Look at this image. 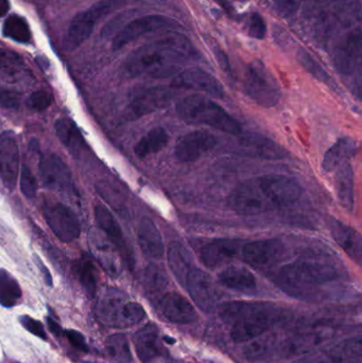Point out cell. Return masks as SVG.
I'll list each match as a JSON object with an SVG mask.
<instances>
[{
	"label": "cell",
	"instance_id": "obj_1",
	"mask_svg": "<svg viewBox=\"0 0 362 363\" xmlns=\"http://www.w3.org/2000/svg\"><path fill=\"white\" fill-rule=\"evenodd\" d=\"M297 181L282 174L250 179L238 185L229 196V205L238 215L256 216L295 203L301 196Z\"/></svg>",
	"mask_w": 362,
	"mask_h": 363
},
{
	"label": "cell",
	"instance_id": "obj_2",
	"mask_svg": "<svg viewBox=\"0 0 362 363\" xmlns=\"http://www.w3.org/2000/svg\"><path fill=\"white\" fill-rule=\"evenodd\" d=\"M196 55L197 51L188 38L179 33L169 34L134 50L127 57L125 69L132 78H167L178 74L183 64Z\"/></svg>",
	"mask_w": 362,
	"mask_h": 363
},
{
	"label": "cell",
	"instance_id": "obj_3",
	"mask_svg": "<svg viewBox=\"0 0 362 363\" xmlns=\"http://www.w3.org/2000/svg\"><path fill=\"white\" fill-rule=\"evenodd\" d=\"M340 277L334 264L323 260L299 259L282 267L276 274V283L295 296H303L312 289L333 283Z\"/></svg>",
	"mask_w": 362,
	"mask_h": 363
},
{
	"label": "cell",
	"instance_id": "obj_4",
	"mask_svg": "<svg viewBox=\"0 0 362 363\" xmlns=\"http://www.w3.org/2000/svg\"><path fill=\"white\" fill-rule=\"evenodd\" d=\"M176 112L185 123L191 125H208L231 135L242 133L237 119L221 108L217 102L201 95L188 96L176 104Z\"/></svg>",
	"mask_w": 362,
	"mask_h": 363
},
{
	"label": "cell",
	"instance_id": "obj_5",
	"mask_svg": "<svg viewBox=\"0 0 362 363\" xmlns=\"http://www.w3.org/2000/svg\"><path fill=\"white\" fill-rule=\"evenodd\" d=\"M96 313L103 325L113 328H132L146 317L142 305L128 300L117 290H108L100 298Z\"/></svg>",
	"mask_w": 362,
	"mask_h": 363
},
{
	"label": "cell",
	"instance_id": "obj_6",
	"mask_svg": "<svg viewBox=\"0 0 362 363\" xmlns=\"http://www.w3.org/2000/svg\"><path fill=\"white\" fill-rule=\"evenodd\" d=\"M128 0H98L87 10L79 13L72 19L63 40V48L74 51L89 40L101 19L125 6Z\"/></svg>",
	"mask_w": 362,
	"mask_h": 363
},
{
	"label": "cell",
	"instance_id": "obj_7",
	"mask_svg": "<svg viewBox=\"0 0 362 363\" xmlns=\"http://www.w3.org/2000/svg\"><path fill=\"white\" fill-rule=\"evenodd\" d=\"M244 89L246 95L261 108H273L282 97L278 81L267 66L259 60L249 64Z\"/></svg>",
	"mask_w": 362,
	"mask_h": 363
},
{
	"label": "cell",
	"instance_id": "obj_8",
	"mask_svg": "<svg viewBox=\"0 0 362 363\" xmlns=\"http://www.w3.org/2000/svg\"><path fill=\"white\" fill-rule=\"evenodd\" d=\"M219 317L225 323H261L271 326L278 323L284 315L276 305L264 302L234 301L219 307Z\"/></svg>",
	"mask_w": 362,
	"mask_h": 363
},
{
	"label": "cell",
	"instance_id": "obj_9",
	"mask_svg": "<svg viewBox=\"0 0 362 363\" xmlns=\"http://www.w3.org/2000/svg\"><path fill=\"white\" fill-rule=\"evenodd\" d=\"M362 33L359 27L351 30L338 40L333 49V62L341 76L361 74Z\"/></svg>",
	"mask_w": 362,
	"mask_h": 363
},
{
	"label": "cell",
	"instance_id": "obj_10",
	"mask_svg": "<svg viewBox=\"0 0 362 363\" xmlns=\"http://www.w3.org/2000/svg\"><path fill=\"white\" fill-rule=\"evenodd\" d=\"M43 215L47 225L62 242H72L80 237L78 216L63 203H46L43 206Z\"/></svg>",
	"mask_w": 362,
	"mask_h": 363
},
{
	"label": "cell",
	"instance_id": "obj_11",
	"mask_svg": "<svg viewBox=\"0 0 362 363\" xmlns=\"http://www.w3.org/2000/svg\"><path fill=\"white\" fill-rule=\"evenodd\" d=\"M180 27L174 19L163 15H147L138 17L128 23L113 38V50H120L130 43L138 40L146 34L165 29H176Z\"/></svg>",
	"mask_w": 362,
	"mask_h": 363
},
{
	"label": "cell",
	"instance_id": "obj_12",
	"mask_svg": "<svg viewBox=\"0 0 362 363\" xmlns=\"http://www.w3.org/2000/svg\"><path fill=\"white\" fill-rule=\"evenodd\" d=\"M174 96L176 89L172 86H155L136 91L130 99V116L131 119H138L163 110L171 104Z\"/></svg>",
	"mask_w": 362,
	"mask_h": 363
},
{
	"label": "cell",
	"instance_id": "obj_13",
	"mask_svg": "<svg viewBox=\"0 0 362 363\" xmlns=\"http://www.w3.org/2000/svg\"><path fill=\"white\" fill-rule=\"evenodd\" d=\"M40 180L43 185L52 190L65 194L76 192L74 179L69 168L65 162L55 153H45L40 157Z\"/></svg>",
	"mask_w": 362,
	"mask_h": 363
},
{
	"label": "cell",
	"instance_id": "obj_14",
	"mask_svg": "<svg viewBox=\"0 0 362 363\" xmlns=\"http://www.w3.org/2000/svg\"><path fill=\"white\" fill-rule=\"evenodd\" d=\"M285 245L278 239H261L242 247V259L255 269L271 268L284 257Z\"/></svg>",
	"mask_w": 362,
	"mask_h": 363
},
{
	"label": "cell",
	"instance_id": "obj_15",
	"mask_svg": "<svg viewBox=\"0 0 362 363\" xmlns=\"http://www.w3.org/2000/svg\"><path fill=\"white\" fill-rule=\"evenodd\" d=\"M217 144L218 140L210 132H189L179 138L174 146V157L180 163H193L212 152Z\"/></svg>",
	"mask_w": 362,
	"mask_h": 363
},
{
	"label": "cell",
	"instance_id": "obj_16",
	"mask_svg": "<svg viewBox=\"0 0 362 363\" xmlns=\"http://www.w3.org/2000/svg\"><path fill=\"white\" fill-rule=\"evenodd\" d=\"M193 303L204 313H210L216 308L219 300L218 290L212 277L201 269L193 268L185 281Z\"/></svg>",
	"mask_w": 362,
	"mask_h": 363
},
{
	"label": "cell",
	"instance_id": "obj_17",
	"mask_svg": "<svg viewBox=\"0 0 362 363\" xmlns=\"http://www.w3.org/2000/svg\"><path fill=\"white\" fill-rule=\"evenodd\" d=\"M171 86L176 89H185L202 91L213 97H225V89L221 83L201 68H188L179 72L174 77Z\"/></svg>",
	"mask_w": 362,
	"mask_h": 363
},
{
	"label": "cell",
	"instance_id": "obj_18",
	"mask_svg": "<svg viewBox=\"0 0 362 363\" xmlns=\"http://www.w3.org/2000/svg\"><path fill=\"white\" fill-rule=\"evenodd\" d=\"M242 155L251 157L278 161L287 157V151L271 138L257 133H240L237 142Z\"/></svg>",
	"mask_w": 362,
	"mask_h": 363
},
{
	"label": "cell",
	"instance_id": "obj_19",
	"mask_svg": "<svg viewBox=\"0 0 362 363\" xmlns=\"http://www.w3.org/2000/svg\"><path fill=\"white\" fill-rule=\"evenodd\" d=\"M361 338L348 339L312 353L300 363H353L361 357Z\"/></svg>",
	"mask_w": 362,
	"mask_h": 363
},
{
	"label": "cell",
	"instance_id": "obj_20",
	"mask_svg": "<svg viewBox=\"0 0 362 363\" xmlns=\"http://www.w3.org/2000/svg\"><path fill=\"white\" fill-rule=\"evenodd\" d=\"M19 148L12 132L0 134V179L9 190H13L18 180Z\"/></svg>",
	"mask_w": 362,
	"mask_h": 363
},
{
	"label": "cell",
	"instance_id": "obj_21",
	"mask_svg": "<svg viewBox=\"0 0 362 363\" xmlns=\"http://www.w3.org/2000/svg\"><path fill=\"white\" fill-rule=\"evenodd\" d=\"M242 247V241L238 239H214L200 247V260L208 268H219L231 262L239 253Z\"/></svg>",
	"mask_w": 362,
	"mask_h": 363
},
{
	"label": "cell",
	"instance_id": "obj_22",
	"mask_svg": "<svg viewBox=\"0 0 362 363\" xmlns=\"http://www.w3.org/2000/svg\"><path fill=\"white\" fill-rule=\"evenodd\" d=\"M164 317L174 324H193L199 319L195 307L178 292H169L159 301Z\"/></svg>",
	"mask_w": 362,
	"mask_h": 363
},
{
	"label": "cell",
	"instance_id": "obj_23",
	"mask_svg": "<svg viewBox=\"0 0 362 363\" xmlns=\"http://www.w3.org/2000/svg\"><path fill=\"white\" fill-rule=\"evenodd\" d=\"M137 241L142 254L151 259L165 255V245L159 228L149 218H142L137 226Z\"/></svg>",
	"mask_w": 362,
	"mask_h": 363
},
{
	"label": "cell",
	"instance_id": "obj_24",
	"mask_svg": "<svg viewBox=\"0 0 362 363\" xmlns=\"http://www.w3.org/2000/svg\"><path fill=\"white\" fill-rule=\"evenodd\" d=\"M134 347L140 362L148 363L161 355L162 345L159 328L149 323L140 328L133 337Z\"/></svg>",
	"mask_w": 362,
	"mask_h": 363
},
{
	"label": "cell",
	"instance_id": "obj_25",
	"mask_svg": "<svg viewBox=\"0 0 362 363\" xmlns=\"http://www.w3.org/2000/svg\"><path fill=\"white\" fill-rule=\"evenodd\" d=\"M220 285L240 294H254L257 289L256 277L244 267L230 266L218 275Z\"/></svg>",
	"mask_w": 362,
	"mask_h": 363
},
{
	"label": "cell",
	"instance_id": "obj_26",
	"mask_svg": "<svg viewBox=\"0 0 362 363\" xmlns=\"http://www.w3.org/2000/svg\"><path fill=\"white\" fill-rule=\"evenodd\" d=\"M332 236L340 247L361 264L362 256L361 237L357 230L344 224L339 220L333 219L331 222Z\"/></svg>",
	"mask_w": 362,
	"mask_h": 363
},
{
	"label": "cell",
	"instance_id": "obj_27",
	"mask_svg": "<svg viewBox=\"0 0 362 363\" xmlns=\"http://www.w3.org/2000/svg\"><path fill=\"white\" fill-rule=\"evenodd\" d=\"M358 151L356 140L350 138H340L324 155L322 169L325 172H335L342 164L354 157Z\"/></svg>",
	"mask_w": 362,
	"mask_h": 363
},
{
	"label": "cell",
	"instance_id": "obj_28",
	"mask_svg": "<svg viewBox=\"0 0 362 363\" xmlns=\"http://www.w3.org/2000/svg\"><path fill=\"white\" fill-rule=\"evenodd\" d=\"M335 176L336 194L346 211H352L355 203L354 170L349 162L338 167Z\"/></svg>",
	"mask_w": 362,
	"mask_h": 363
},
{
	"label": "cell",
	"instance_id": "obj_29",
	"mask_svg": "<svg viewBox=\"0 0 362 363\" xmlns=\"http://www.w3.org/2000/svg\"><path fill=\"white\" fill-rule=\"evenodd\" d=\"M55 133L60 142L74 155H81L86 150L82 134L76 123L69 118H61L55 123Z\"/></svg>",
	"mask_w": 362,
	"mask_h": 363
},
{
	"label": "cell",
	"instance_id": "obj_30",
	"mask_svg": "<svg viewBox=\"0 0 362 363\" xmlns=\"http://www.w3.org/2000/svg\"><path fill=\"white\" fill-rule=\"evenodd\" d=\"M95 219L100 230L106 235L111 242L118 249H125L123 230L110 209L104 205H97L95 207Z\"/></svg>",
	"mask_w": 362,
	"mask_h": 363
},
{
	"label": "cell",
	"instance_id": "obj_31",
	"mask_svg": "<svg viewBox=\"0 0 362 363\" xmlns=\"http://www.w3.org/2000/svg\"><path fill=\"white\" fill-rule=\"evenodd\" d=\"M169 143V134L163 128H154L142 136L134 147V153L140 159H146L163 150Z\"/></svg>",
	"mask_w": 362,
	"mask_h": 363
},
{
	"label": "cell",
	"instance_id": "obj_32",
	"mask_svg": "<svg viewBox=\"0 0 362 363\" xmlns=\"http://www.w3.org/2000/svg\"><path fill=\"white\" fill-rule=\"evenodd\" d=\"M167 259L170 270L172 271L179 283L185 287L187 275L193 269L188 252L180 243H171L168 247Z\"/></svg>",
	"mask_w": 362,
	"mask_h": 363
},
{
	"label": "cell",
	"instance_id": "obj_33",
	"mask_svg": "<svg viewBox=\"0 0 362 363\" xmlns=\"http://www.w3.org/2000/svg\"><path fill=\"white\" fill-rule=\"evenodd\" d=\"M72 269H74L79 283L84 289L85 294L89 298H93L97 292V275H96V269L93 262L89 258L83 256L80 259L74 262Z\"/></svg>",
	"mask_w": 362,
	"mask_h": 363
},
{
	"label": "cell",
	"instance_id": "obj_34",
	"mask_svg": "<svg viewBox=\"0 0 362 363\" xmlns=\"http://www.w3.org/2000/svg\"><path fill=\"white\" fill-rule=\"evenodd\" d=\"M298 61L303 66L304 69L310 72L315 79L324 83L325 85L331 87L334 91H339V87L336 84L334 79L327 74V70L305 49H300L299 52H298Z\"/></svg>",
	"mask_w": 362,
	"mask_h": 363
},
{
	"label": "cell",
	"instance_id": "obj_35",
	"mask_svg": "<svg viewBox=\"0 0 362 363\" xmlns=\"http://www.w3.org/2000/svg\"><path fill=\"white\" fill-rule=\"evenodd\" d=\"M21 298V289L16 279L0 269V305L4 307L15 306Z\"/></svg>",
	"mask_w": 362,
	"mask_h": 363
},
{
	"label": "cell",
	"instance_id": "obj_36",
	"mask_svg": "<svg viewBox=\"0 0 362 363\" xmlns=\"http://www.w3.org/2000/svg\"><path fill=\"white\" fill-rule=\"evenodd\" d=\"M4 35L21 44H27L31 40V30L23 17L11 15L4 21L2 27Z\"/></svg>",
	"mask_w": 362,
	"mask_h": 363
},
{
	"label": "cell",
	"instance_id": "obj_37",
	"mask_svg": "<svg viewBox=\"0 0 362 363\" xmlns=\"http://www.w3.org/2000/svg\"><path fill=\"white\" fill-rule=\"evenodd\" d=\"M106 351L114 363H131L132 354L129 341L123 334H115L106 341Z\"/></svg>",
	"mask_w": 362,
	"mask_h": 363
},
{
	"label": "cell",
	"instance_id": "obj_38",
	"mask_svg": "<svg viewBox=\"0 0 362 363\" xmlns=\"http://www.w3.org/2000/svg\"><path fill=\"white\" fill-rule=\"evenodd\" d=\"M271 326L261 323H236L232 325L231 338L234 342H251L268 332Z\"/></svg>",
	"mask_w": 362,
	"mask_h": 363
},
{
	"label": "cell",
	"instance_id": "obj_39",
	"mask_svg": "<svg viewBox=\"0 0 362 363\" xmlns=\"http://www.w3.org/2000/svg\"><path fill=\"white\" fill-rule=\"evenodd\" d=\"M168 285L165 270L157 264H149L144 273V287L150 294L163 291Z\"/></svg>",
	"mask_w": 362,
	"mask_h": 363
},
{
	"label": "cell",
	"instance_id": "obj_40",
	"mask_svg": "<svg viewBox=\"0 0 362 363\" xmlns=\"http://www.w3.org/2000/svg\"><path fill=\"white\" fill-rule=\"evenodd\" d=\"M19 187L27 199H33L38 191L35 177L27 164L21 166V174H19Z\"/></svg>",
	"mask_w": 362,
	"mask_h": 363
},
{
	"label": "cell",
	"instance_id": "obj_41",
	"mask_svg": "<svg viewBox=\"0 0 362 363\" xmlns=\"http://www.w3.org/2000/svg\"><path fill=\"white\" fill-rule=\"evenodd\" d=\"M53 97L49 91H38L30 95L27 104L31 110L43 112L47 110L52 104Z\"/></svg>",
	"mask_w": 362,
	"mask_h": 363
},
{
	"label": "cell",
	"instance_id": "obj_42",
	"mask_svg": "<svg viewBox=\"0 0 362 363\" xmlns=\"http://www.w3.org/2000/svg\"><path fill=\"white\" fill-rule=\"evenodd\" d=\"M305 0H273L274 9L281 17L293 16Z\"/></svg>",
	"mask_w": 362,
	"mask_h": 363
},
{
	"label": "cell",
	"instance_id": "obj_43",
	"mask_svg": "<svg viewBox=\"0 0 362 363\" xmlns=\"http://www.w3.org/2000/svg\"><path fill=\"white\" fill-rule=\"evenodd\" d=\"M267 33V26L263 16L259 13H253L251 15L250 26H249V34L256 40H263Z\"/></svg>",
	"mask_w": 362,
	"mask_h": 363
},
{
	"label": "cell",
	"instance_id": "obj_44",
	"mask_svg": "<svg viewBox=\"0 0 362 363\" xmlns=\"http://www.w3.org/2000/svg\"><path fill=\"white\" fill-rule=\"evenodd\" d=\"M21 104V94L12 89L0 87V106L4 108L15 110Z\"/></svg>",
	"mask_w": 362,
	"mask_h": 363
},
{
	"label": "cell",
	"instance_id": "obj_45",
	"mask_svg": "<svg viewBox=\"0 0 362 363\" xmlns=\"http://www.w3.org/2000/svg\"><path fill=\"white\" fill-rule=\"evenodd\" d=\"M23 60L14 51L0 49V70H10L19 67Z\"/></svg>",
	"mask_w": 362,
	"mask_h": 363
},
{
	"label": "cell",
	"instance_id": "obj_46",
	"mask_svg": "<svg viewBox=\"0 0 362 363\" xmlns=\"http://www.w3.org/2000/svg\"><path fill=\"white\" fill-rule=\"evenodd\" d=\"M21 323L23 324V328L28 332L31 333V334L38 337V338L43 339V340H46V332H45L44 325L40 321L32 319V318L28 317V315H23V317L21 318Z\"/></svg>",
	"mask_w": 362,
	"mask_h": 363
},
{
	"label": "cell",
	"instance_id": "obj_47",
	"mask_svg": "<svg viewBox=\"0 0 362 363\" xmlns=\"http://www.w3.org/2000/svg\"><path fill=\"white\" fill-rule=\"evenodd\" d=\"M64 335H65L66 338L68 339L72 347H76L79 351L84 352V353L89 352V347H87L82 334L74 330H68L64 332Z\"/></svg>",
	"mask_w": 362,
	"mask_h": 363
},
{
	"label": "cell",
	"instance_id": "obj_48",
	"mask_svg": "<svg viewBox=\"0 0 362 363\" xmlns=\"http://www.w3.org/2000/svg\"><path fill=\"white\" fill-rule=\"evenodd\" d=\"M34 262H35L36 266L38 267L40 272H42L43 277H44V281L45 283H46V285L51 287V286H52V277H51L50 272H49L47 267L45 266L44 262L40 260V258L38 257V255H34Z\"/></svg>",
	"mask_w": 362,
	"mask_h": 363
},
{
	"label": "cell",
	"instance_id": "obj_49",
	"mask_svg": "<svg viewBox=\"0 0 362 363\" xmlns=\"http://www.w3.org/2000/svg\"><path fill=\"white\" fill-rule=\"evenodd\" d=\"M215 51V55H216L217 62L220 65L221 69L225 72L230 74L231 72V66H230L229 60H227V55L220 49H216Z\"/></svg>",
	"mask_w": 362,
	"mask_h": 363
},
{
	"label": "cell",
	"instance_id": "obj_50",
	"mask_svg": "<svg viewBox=\"0 0 362 363\" xmlns=\"http://www.w3.org/2000/svg\"><path fill=\"white\" fill-rule=\"evenodd\" d=\"M47 323H48L49 330H51L53 335L55 336H61L63 333H62L61 326L57 324V322H55L52 318H47Z\"/></svg>",
	"mask_w": 362,
	"mask_h": 363
},
{
	"label": "cell",
	"instance_id": "obj_51",
	"mask_svg": "<svg viewBox=\"0 0 362 363\" xmlns=\"http://www.w3.org/2000/svg\"><path fill=\"white\" fill-rule=\"evenodd\" d=\"M10 10V1L9 0H0V18L6 16Z\"/></svg>",
	"mask_w": 362,
	"mask_h": 363
},
{
	"label": "cell",
	"instance_id": "obj_52",
	"mask_svg": "<svg viewBox=\"0 0 362 363\" xmlns=\"http://www.w3.org/2000/svg\"><path fill=\"white\" fill-rule=\"evenodd\" d=\"M238 1H246V0H238Z\"/></svg>",
	"mask_w": 362,
	"mask_h": 363
}]
</instances>
